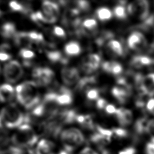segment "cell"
<instances>
[{
    "label": "cell",
    "mask_w": 154,
    "mask_h": 154,
    "mask_svg": "<svg viewBox=\"0 0 154 154\" xmlns=\"http://www.w3.org/2000/svg\"><path fill=\"white\" fill-rule=\"evenodd\" d=\"M16 92L17 100L26 108L36 106L40 101L37 84L34 81H26L17 85Z\"/></svg>",
    "instance_id": "6da1fadb"
},
{
    "label": "cell",
    "mask_w": 154,
    "mask_h": 154,
    "mask_svg": "<svg viewBox=\"0 0 154 154\" xmlns=\"http://www.w3.org/2000/svg\"><path fill=\"white\" fill-rule=\"evenodd\" d=\"M37 141L38 135L28 124H23L19 127L11 138L13 146L24 150L32 147Z\"/></svg>",
    "instance_id": "7a4b0ae2"
},
{
    "label": "cell",
    "mask_w": 154,
    "mask_h": 154,
    "mask_svg": "<svg viewBox=\"0 0 154 154\" xmlns=\"http://www.w3.org/2000/svg\"><path fill=\"white\" fill-rule=\"evenodd\" d=\"M58 93L55 92H49L47 93L42 102L35 106L32 111V116L47 117L51 119L56 116L58 112V106L57 102Z\"/></svg>",
    "instance_id": "3957f363"
},
{
    "label": "cell",
    "mask_w": 154,
    "mask_h": 154,
    "mask_svg": "<svg viewBox=\"0 0 154 154\" xmlns=\"http://www.w3.org/2000/svg\"><path fill=\"white\" fill-rule=\"evenodd\" d=\"M60 141L63 149L71 153L84 143L85 137L79 129L69 128L61 132Z\"/></svg>",
    "instance_id": "277c9868"
},
{
    "label": "cell",
    "mask_w": 154,
    "mask_h": 154,
    "mask_svg": "<svg viewBox=\"0 0 154 154\" xmlns=\"http://www.w3.org/2000/svg\"><path fill=\"white\" fill-rule=\"evenodd\" d=\"M0 116L2 123L8 128H19L25 122V117L14 103L4 106L1 111Z\"/></svg>",
    "instance_id": "5b68a950"
},
{
    "label": "cell",
    "mask_w": 154,
    "mask_h": 154,
    "mask_svg": "<svg viewBox=\"0 0 154 154\" xmlns=\"http://www.w3.org/2000/svg\"><path fill=\"white\" fill-rule=\"evenodd\" d=\"M127 12L140 20H144L150 15L149 2L145 0L134 1L128 4Z\"/></svg>",
    "instance_id": "8992f818"
},
{
    "label": "cell",
    "mask_w": 154,
    "mask_h": 154,
    "mask_svg": "<svg viewBox=\"0 0 154 154\" xmlns=\"http://www.w3.org/2000/svg\"><path fill=\"white\" fill-rule=\"evenodd\" d=\"M3 72L5 79L10 83L17 82L23 75L22 67L16 60H12L7 63L4 67Z\"/></svg>",
    "instance_id": "52a82bcc"
},
{
    "label": "cell",
    "mask_w": 154,
    "mask_h": 154,
    "mask_svg": "<svg viewBox=\"0 0 154 154\" xmlns=\"http://www.w3.org/2000/svg\"><path fill=\"white\" fill-rule=\"evenodd\" d=\"M32 76L37 85L45 86L53 81L54 73L48 67H35L32 70Z\"/></svg>",
    "instance_id": "ba28073f"
},
{
    "label": "cell",
    "mask_w": 154,
    "mask_h": 154,
    "mask_svg": "<svg viewBox=\"0 0 154 154\" xmlns=\"http://www.w3.org/2000/svg\"><path fill=\"white\" fill-rule=\"evenodd\" d=\"M129 48L136 51H142L147 48V42L144 35L138 31L132 32L127 39Z\"/></svg>",
    "instance_id": "9c48e42d"
},
{
    "label": "cell",
    "mask_w": 154,
    "mask_h": 154,
    "mask_svg": "<svg viewBox=\"0 0 154 154\" xmlns=\"http://www.w3.org/2000/svg\"><path fill=\"white\" fill-rule=\"evenodd\" d=\"M42 7V12L46 19L47 23L55 22L60 13L58 5L54 2L45 1L43 2Z\"/></svg>",
    "instance_id": "30bf717a"
},
{
    "label": "cell",
    "mask_w": 154,
    "mask_h": 154,
    "mask_svg": "<svg viewBox=\"0 0 154 154\" xmlns=\"http://www.w3.org/2000/svg\"><path fill=\"white\" fill-rule=\"evenodd\" d=\"M100 57L98 54H89L83 59L81 69L87 74L91 73L99 68L100 64Z\"/></svg>",
    "instance_id": "8fae6325"
},
{
    "label": "cell",
    "mask_w": 154,
    "mask_h": 154,
    "mask_svg": "<svg viewBox=\"0 0 154 154\" xmlns=\"http://www.w3.org/2000/svg\"><path fill=\"white\" fill-rule=\"evenodd\" d=\"M62 80L67 85H73L78 84L79 81L78 70L73 67H64L61 71Z\"/></svg>",
    "instance_id": "7c38bea8"
},
{
    "label": "cell",
    "mask_w": 154,
    "mask_h": 154,
    "mask_svg": "<svg viewBox=\"0 0 154 154\" xmlns=\"http://www.w3.org/2000/svg\"><path fill=\"white\" fill-rule=\"evenodd\" d=\"M55 144L51 140L42 139L36 146L34 154H57Z\"/></svg>",
    "instance_id": "4fadbf2b"
},
{
    "label": "cell",
    "mask_w": 154,
    "mask_h": 154,
    "mask_svg": "<svg viewBox=\"0 0 154 154\" xmlns=\"http://www.w3.org/2000/svg\"><path fill=\"white\" fill-rule=\"evenodd\" d=\"M112 94L120 103L126 102L132 93V87L129 86H115L112 88Z\"/></svg>",
    "instance_id": "5bb4252c"
},
{
    "label": "cell",
    "mask_w": 154,
    "mask_h": 154,
    "mask_svg": "<svg viewBox=\"0 0 154 154\" xmlns=\"http://www.w3.org/2000/svg\"><path fill=\"white\" fill-rule=\"evenodd\" d=\"M131 66L135 69H141L144 66H150L154 64V57L151 58L146 55H136L132 58Z\"/></svg>",
    "instance_id": "9a60e30c"
},
{
    "label": "cell",
    "mask_w": 154,
    "mask_h": 154,
    "mask_svg": "<svg viewBox=\"0 0 154 154\" xmlns=\"http://www.w3.org/2000/svg\"><path fill=\"white\" fill-rule=\"evenodd\" d=\"M116 115L119 124L122 126H128L131 123L133 119L131 111L123 108H117Z\"/></svg>",
    "instance_id": "2e32d148"
},
{
    "label": "cell",
    "mask_w": 154,
    "mask_h": 154,
    "mask_svg": "<svg viewBox=\"0 0 154 154\" xmlns=\"http://www.w3.org/2000/svg\"><path fill=\"white\" fill-rule=\"evenodd\" d=\"M143 89L146 96L150 97L154 96V73H150L144 76Z\"/></svg>",
    "instance_id": "e0dca14e"
},
{
    "label": "cell",
    "mask_w": 154,
    "mask_h": 154,
    "mask_svg": "<svg viewBox=\"0 0 154 154\" xmlns=\"http://www.w3.org/2000/svg\"><path fill=\"white\" fill-rule=\"evenodd\" d=\"M106 48L108 52L113 56H122L124 54V49L122 43L114 39L107 42Z\"/></svg>",
    "instance_id": "ac0fdd59"
},
{
    "label": "cell",
    "mask_w": 154,
    "mask_h": 154,
    "mask_svg": "<svg viewBox=\"0 0 154 154\" xmlns=\"http://www.w3.org/2000/svg\"><path fill=\"white\" fill-rule=\"evenodd\" d=\"M102 67L106 72L114 75H119L123 71L122 66L119 63L114 61L104 62L102 64Z\"/></svg>",
    "instance_id": "d6986e66"
},
{
    "label": "cell",
    "mask_w": 154,
    "mask_h": 154,
    "mask_svg": "<svg viewBox=\"0 0 154 154\" xmlns=\"http://www.w3.org/2000/svg\"><path fill=\"white\" fill-rule=\"evenodd\" d=\"M14 96L13 87L8 84H4L0 86V101L2 102L11 100Z\"/></svg>",
    "instance_id": "ffe728a7"
},
{
    "label": "cell",
    "mask_w": 154,
    "mask_h": 154,
    "mask_svg": "<svg viewBox=\"0 0 154 154\" xmlns=\"http://www.w3.org/2000/svg\"><path fill=\"white\" fill-rule=\"evenodd\" d=\"M13 39L15 44L19 46L22 47V48L27 49V48H29L32 43V41L29 37L28 32H17L13 37Z\"/></svg>",
    "instance_id": "44dd1931"
},
{
    "label": "cell",
    "mask_w": 154,
    "mask_h": 154,
    "mask_svg": "<svg viewBox=\"0 0 154 154\" xmlns=\"http://www.w3.org/2000/svg\"><path fill=\"white\" fill-rule=\"evenodd\" d=\"M72 94L66 87H61L60 93H58L57 102L59 105H68L72 102Z\"/></svg>",
    "instance_id": "7402d4cb"
},
{
    "label": "cell",
    "mask_w": 154,
    "mask_h": 154,
    "mask_svg": "<svg viewBox=\"0 0 154 154\" xmlns=\"http://www.w3.org/2000/svg\"><path fill=\"white\" fill-rule=\"evenodd\" d=\"M10 141L8 133L2 128H0V154L8 152L11 147Z\"/></svg>",
    "instance_id": "603a6c76"
},
{
    "label": "cell",
    "mask_w": 154,
    "mask_h": 154,
    "mask_svg": "<svg viewBox=\"0 0 154 154\" xmlns=\"http://www.w3.org/2000/svg\"><path fill=\"white\" fill-rule=\"evenodd\" d=\"M150 120L146 117L140 118L137 120L134 125V130L137 134L143 135L149 133V126Z\"/></svg>",
    "instance_id": "cb8c5ba5"
},
{
    "label": "cell",
    "mask_w": 154,
    "mask_h": 154,
    "mask_svg": "<svg viewBox=\"0 0 154 154\" xmlns=\"http://www.w3.org/2000/svg\"><path fill=\"white\" fill-rule=\"evenodd\" d=\"M83 28V33L91 34H97L96 32V29L97 27V21L91 18L86 19L82 23Z\"/></svg>",
    "instance_id": "d4e9b609"
},
{
    "label": "cell",
    "mask_w": 154,
    "mask_h": 154,
    "mask_svg": "<svg viewBox=\"0 0 154 154\" xmlns=\"http://www.w3.org/2000/svg\"><path fill=\"white\" fill-rule=\"evenodd\" d=\"M66 54L70 56H76L79 55L81 52V48L79 44L76 42H70L64 46Z\"/></svg>",
    "instance_id": "484cf974"
},
{
    "label": "cell",
    "mask_w": 154,
    "mask_h": 154,
    "mask_svg": "<svg viewBox=\"0 0 154 154\" xmlns=\"http://www.w3.org/2000/svg\"><path fill=\"white\" fill-rule=\"evenodd\" d=\"M96 82V79L94 76L84 77L79 79L77 84V88L80 91L89 90L90 87Z\"/></svg>",
    "instance_id": "4316f807"
},
{
    "label": "cell",
    "mask_w": 154,
    "mask_h": 154,
    "mask_svg": "<svg viewBox=\"0 0 154 154\" xmlns=\"http://www.w3.org/2000/svg\"><path fill=\"white\" fill-rule=\"evenodd\" d=\"M90 140L91 141L92 143H93L99 147L103 148L109 142H110L111 139L104 137L103 135H101L100 134L97 132L91 136Z\"/></svg>",
    "instance_id": "83f0119b"
},
{
    "label": "cell",
    "mask_w": 154,
    "mask_h": 154,
    "mask_svg": "<svg viewBox=\"0 0 154 154\" xmlns=\"http://www.w3.org/2000/svg\"><path fill=\"white\" fill-rule=\"evenodd\" d=\"M16 33L15 26L11 22H6L1 27V34L5 38H13Z\"/></svg>",
    "instance_id": "f1b7e54d"
},
{
    "label": "cell",
    "mask_w": 154,
    "mask_h": 154,
    "mask_svg": "<svg viewBox=\"0 0 154 154\" xmlns=\"http://www.w3.org/2000/svg\"><path fill=\"white\" fill-rule=\"evenodd\" d=\"M97 34H98L96 38V42L99 46L103 45L106 42H108L111 40H112L114 37V34L109 31L103 30Z\"/></svg>",
    "instance_id": "f546056e"
},
{
    "label": "cell",
    "mask_w": 154,
    "mask_h": 154,
    "mask_svg": "<svg viewBox=\"0 0 154 154\" xmlns=\"http://www.w3.org/2000/svg\"><path fill=\"white\" fill-rule=\"evenodd\" d=\"M46 55L48 58L52 63H66L67 62V60L64 58L62 54L58 51H48L46 53Z\"/></svg>",
    "instance_id": "4dcf8cb0"
},
{
    "label": "cell",
    "mask_w": 154,
    "mask_h": 154,
    "mask_svg": "<svg viewBox=\"0 0 154 154\" xmlns=\"http://www.w3.org/2000/svg\"><path fill=\"white\" fill-rule=\"evenodd\" d=\"M154 26V14H152L149 17L143 20V22L137 25L135 28L137 29L142 30L144 31H149Z\"/></svg>",
    "instance_id": "1f68e13d"
},
{
    "label": "cell",
    "mask_w": 154,
    "mask_h": 154,
    "mask_svg": "<svg viewBox=\"0 0 154 154\" xmlns=\"http://www.w3.org/2000/svg\"><path fill=\"white\" fill-rule=\"evenodd\" d=\"M97 18L101 21L109 20L112 16L111 11L107 7H100L97 9L96 12Z\"/></svg>",
    "instance_id": "d6a6232c"
},
{
    "label": "cell",
    "mask_w": 154,
    "mask_h": 154,
    "mask_svg": "<svg viewBox=\"0 0 154 154\" xmlns=\"http://www.w3.org/2000/svg\"><path fill=\"white\" fill-rule=\"evenodd\" d=\"M114 14L119 19H125L127 17V10L123 5L118 4L114 8Z\"/></svg>",
    "instance_id": "836d02e7"
},
{
    "label": "cell",
    "mask_w": 154,
    "mask_h": 154,
    "mask_svg": "<svg viewBox=\"0 0 154 154\" xmlns=\"http://www.w3.org/2000/svg\"><path fill=\"white\" fill-rule=\"evenodd\" d=\"M28 35L31 40L37 43H40L43 41V36L42 34L35 31H31L28 32Z\"/></svg>",
    "instance_id": "e575fe53"
},
{
    "label": "cell",
    "mask_w": 154,
    "mask_h": 154,
    "mask_svg": "<svg viewBox=\"0 0 154 154\" xmlns=\"http://www.w3.org/2000/svg\"><path fill=\"white\" fill-rule=\"evenodd\" d=\"M9 7L12 10L16 11L24 12L26 11V9L24 7V6L17 1H11L9 3Z\"/></svg>",
    "instance_id": "d590c367"
},
{
    "label": "cell",
    "mask_w": 154,
    "mask_h": 154,
    "mask_svg": "<svg viewBox=\"0 0 154 154\" xmlns=\"http://www.w3.org/2000/svg\"><path fill=\"white\" fill-rule=\"evenodd\" d=\"M87 97L90 100H97L99 96V91L96 88H91L87 91L86 94Z\"/></svg>",
    "instance_id": "8d00e7d4"
},
{
    "label": "cell",
    "mask_w": 154,
    "mask_h": 154,
    "mask_svg": "<svg viewBox=\"0 0 154 154\" xmlns=\"http://www.w3.org/2000/svg\"><path fill=\"white\" fill-rule=\"evenodd\" d=\"M19 54L21 57L25 59H31L35 56V54L33 51L26 48H22L20 51Z\"/></svg>",
    "instance_id": "74e56055"
},
{
    "label": "cell",
    "mask_w": 154,
    "mask_h": 154,
    "mask_svg": "<svg viewBox=\"0 0 154 154\" xmlns=\"http://www.w3.org/2000/svg\"><path fill=\"white\" fill-rule=\"evenodd\" d=\"M112 131L113 132V135H116L117 137L120 138H125L128 135V132H127V131L122 128H113L112 129Z\"/></svg>",
    "instance_id": "f35d334b"
},
{
    "label": "cell",
    "mask_w": 154,
    "mask_h": 154,
    "mask_svg": "<svg viewBox=\"0 0 154 154\" xmlns=\"http://www.w3.org/2000/svg\"><path fill=\"white\" fill-rule=\"evenodd\" d=\"M96 129H97V132H99V134H100L101 135H103L104 137L111 139V137L113 135V132L112 131V130H109V129H107L105 128H103L99 125H97L96 126Z\"/></svg>",
    "instance_id": "ab89813d"
},
{
    "label": "cell",
    "mask_w": 154,
    "mask_h": 154,
    "mask_svg": "<svg viewBox=\"0 0 154 154\" xmlns=\"http://www.w3.org/2000/svg\"><path fill=\"white\" fill-rule=\"evenodd\" d=\"M146 154H154V137H152L146 146Z\"/></svg>",
    "instance_id": "60d3db41"
},
{
    "label": "cell",
    "mask_w": 154,
    "mask_h": 154,
    "mask_svg": "<svg viewBox=\"0 0 154 154\" xmlns=\"http://www.w3.org/2000/svg\"><path fill=\"white\" fill-rule=\"evenodd\" d=\"M53 32L54 34L58 37H61V38H64L66 37V33L65 31H64V29L61 28L60 26H55L54 27L53 29Z\"/></svg>",
    "instance_id": "b9f144b4"
},
{
    "label": "cell",
    "mask_w": 154,
    "mask_h": 154,
    "mask_svg": "<svg viewBox=\"0 0 154 154\" xmlns=\"http://www.w3.org/2000/svg\"><path fill=\"white\" fill-rule=\"evenodd\" d=\"M108 104L106 100L103 98H99L96 101V106L100 109H105Z\"/></svg>",
    "instance_id": "7bdbcfd3"
},
{
    "label": "cell",
    "mask_w": 154,
    "mask_h": 154,
    "mask_svg": "<svg viewBox=\"0 0 154 154\" xmlns=\"http://www.w3.org/2000/svg\"><path fill=\"white\" fill-rule=\"evenodd\" d=\"M105 112L109 114H116L117 111V108H116L114 105L112 104H108L105 108Z\"/></svg>",
    "instance_id": "ee69618b"
},
{
    "label": "cell",
    "mask_w": 154,
    "mask_h": 154,
    "mask_svg": "<svg viewBox=\"0 0 154 154\" xmlns=\"http://www.w3.org/2000/svg\"><path fill=\"white\" fill-rule=\"evenodd\" d=\"M147 109L154 115V98L149 99L146 103Z\"/></svg>",
    "instance_id": "f6af8a7d"
},
{
    "label": "cell",
    "mask_w": 154,
    "mask_h": 154,
    "mask_svg": "<svg viewBox=\"0 0 154 154\" xmlns=\"http://www.w3.org/2000/svg\"><path fill=\"white\" fill-rule=\"evenodd\" d=\"M78 154H98L94 150L89 147H85L81 150Z\"/></svg>",
    "instance_id": "bcb514c9"
},
{
    "label": "cell",
    "mask_w": 154,
    "mask_h": 154,
    "mask_svg": "<svg viewBox=\"0 0 154 154\" xmlns=\"http://www.w3.org/2000/svg\"><path fill=\"white\" fill-rule=\"evenodd\" d=\"M119 154H136V150L132 147H129L120 151Z\"/></svg>",
    "instance_id": "7dc6e473"
},
{
    "label": "cell",
    "mask_w": 154,
    "mask_h": 154,
    "mask_svg": "<svg viewBox=\"0 0 154 154\" xmlns=\"http://www.w3.org/2000/svg\"><path fill=\"white\" fill-rule=\"evenodd\" d=\"M11 58V55L7 53L6 52L0 51V61H5L10 60Z\"/></svg>",
    "instance_id": "c3c4849f"
},
{
    "label": "cell",
    "mask_w": 154,
    "mask_h": 154,
    "mask_svg": "<svg viewBox=\"0 0 154 154\" xmlns=\"http://www.w3.org/2000/svg\"><path fill=\"white\" fill-rule=\"evenodd\" d=\"M102 154H111V153L109 150L104 149V150H103Z\"/></svg>",
    "instance_id": "681fc988"
},
{
    "label": "cell",
    "mask_w": 154,
    "mask_h": 154,
    "mask_svg": "<svg viewBox=\"0 0 154 154\" xmlns=\"http://www.w3.org/2000/svg\"><path fill=\"white\" fill-rule=\"evenodd\" d=\"M1 67H0V75H1Z\"/></svg>",
    "instance_id": "f907efd6"
},
{
    "label": "cell",
    "mask_w": 154,
    "mask_h": 154,
    "mask_svg": "<svg viewBox=\"0 0 154 154\" xmlns=\"http://www.w3.org/2000/svg\"><path fill=\"white\" fill-rule=\"evenodd\" d=\"M0 15H1V11H0Z\"/></svg>",
    "instance_id": "816d5d0a"
}]
</instances>
